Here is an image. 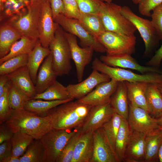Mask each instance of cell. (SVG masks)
<instances>
[{"label":"cell","mask_w":162,"mask_h":162,"mask_svg":"<svg viewBox=\"0 0 162 162\" xmlns=\"http://www.w3.org/2000/svg\"><path fill=\"white\" fill-rule=\"evenodd\" d=\"M73 100L51 109L44 116L53 128L71 130L82 126L92 106Z\"/></svg>","instance_id":"obj_1"},{"label":"cell","mask_w":162,"mask_h":162,"mask_svg":"<svg viewBox=\"0 0 162 162\" xmlns=\"http://www.w3.org/2000/svg\"><path fill=\"white\" fill-rule=\"evenodd\" d=\"M5 123L14 133L23 131L35 139H40L53 128L45 117L40 116L24 108L13 110L11 116Z\"/></svg>","instance_id":"obj_2"},{"label":"cell","mask_w":162,"mask_h":162,"mask_svg":"<svg viewBox=\"0 0 162 162\" xmlns=\"http://www.w3.org/2000/svg\"><path fill=\"white\" fill-rule=\"evenodd\" d=\"M122 6L112 2L103 1L98 14L105 31L123 36L134 35L136 29L131 22L122 14Z\"/></svg>","instance_id":"obj_3"},{"label":"cell","mask_w":162,"mask_h":162,"mask_svg":"<svg viewBox=\"0 0 162 162\" xmlns=\"http://www.w3.org/2000/svg\"><path fill=\"white\" fill-rule=\"evenodd\" d=\"M49 48L52 56L53 68L57 76L68 75L72 68L70 50L64 30L58 24Z\"/></svg>","instance_id":"obj_4"},{"label":"cell","mask_w":162,"mask_h":162,"mask_svg":"<svg viewBox=\"0 0 162 162\" xmlns=\"http://www.w3.org/2000/svg\"><path fill=\"white\" fill-rule=\"evenodd\" d=\"M92 66L93 69L107 75L111 79L118 82L162 84V74L151 72L138 74L125 68L109 66L97 58L94 59Z\"/></svg>","instance_id":"obj_5"},{"label":"cell","mask_w":162,"mask_h":162,"mask_svg":"<svg viewBox=\"0 0 162 162\" xmlns=\"http://www.w3.org/2000/svg\"><path fill=\"white\" fill-rule=\"evenodd\" d=\"M53 19L64 31L78 37L82 47H91L94 51L98 52H106L105 48L89 32L79 20L67 18L62 14L57 15Z\"/></svg>","instance_id":"obj_6"},{"label":"cell","mask_w":162,"mask_h":162,"mask_svg":"<svg viewBox=\"0 0 162 162\" xmlns=\"http://www.w3.org/2000/svg\"><path fill=\"white\" fill-rule=\"evenodd\" d=\"M106 49V55H131L135 51L136 37L122 35L105 31L97 39Z\"/></svg>","instance_id":"obj_7"},{"label":"cell","mask_w":162,"mask_h":162,"mask_svg":"<svg viewBox=\"0 0 162 162\" xmlns=\"http://www.w3.org/2000/svg\"><path fill=\"white\" fill-rule=\"evenodd\" d=\"M79 128L73 130L53 128L41 137L40 140L45 151L46 162H56L64 147Z\"/></svg>","instance_id":"obj_8"},{"label":"cell","mask_w":162,"mask_h":162,"mask_svg":"<svg viewBox=\"0 0 162 162\" xmlns=\"http://www.w3.org/2000/svg\"><path fill=\"white\" fill-rule=\"evenodd\" d=\"M42 3H30L25 14L13 17L6 22L22 32L24 36L38 39V26Z\"/></svg>","instance_id":"obj_9"},{"label":"cell","mask_w":162,"mask_h":162,"mask_svg":"<svg viewBox=\"0 0 162 162\" xmlns=\"http://www.w3.org/2000/svg\"><path fill=\"white\" fill-rule=\"evenodd\" d=\"M121 12L139 31L145 45L144 55H148L158 44L159 40L151 20L139 16L127 6L122 7Z\"/></svg>","instance_id":"obj_10"},{"label":"cell","mask_w":162,"mask_h":162,"mask_svg":"<svg viewBox=\"0 0 162 162\" xmlns=\"http://www.w3.org/2000/svg\"><path fill=\"white\" fill-rule=\"evenodd\" d=\"M64 33L70 46L72 59L74 63L77 80L80 82L82 81L85 67L91 61L94 51L90 47H80L76 36L64 30Z\"/></svg>","instance_id":"obj_11"},{"label":"cell","mask_w":162,"mask_h":162,"mask_svg":"<svg viewBox=\"0 0 162 162\" xmlns=\"http://www.w3.org/2000/svg\"><path fill=\"white\" fill-rule=\"evenodd\" d=\"M58 24L54 20L50 0L42 4L38 23L39 40L41 45L49 48Z\"/></svg>","instance_id":"obj_12"},{"label":"cell","mask_w":162,"mask_h":162,"mask_svg":"<svg viewBox=\"0 0 162 162\" xmlns=\"http://www.w3.org/2000/svg\"><path fill=\"white\" fill-rule=\"evenodd\" d=\"M129 107L127 120L132 130L147 134L160 127L157 118L151 117L144 109L130 104Z\"/></svg>","instance_id":"obj_13"},{"label":"cell","mask_w":162,"mask_h":162,"mask_svg":"<svg viewBox=\"0 0 162 162\" xmlns=\"http://www.w3.org/2000/svg\"><path fill=\"white\" fill-rule=\"evenodd\" d=\"M94 150L91 162H119L102 127L93 132Z\"/></svg>","instance_id":"obj_14"},{"label":"cell","mask_w":162,"mask_h":162,"mask_svg":"<svg viewBox=\"0 0 162 162\" xmlns=\"http://www.w3.org/2000/svg\"><path fill=\"white\" fill-rule=\"evenodd\" d=\"M116 113L110 102L92 106L82 126V133L93 132L102 127Z\"/></svg>","instance_id":"obj_15"},{"label":"cell","mask_w":162,"mask_h":162,"mask_svg":"<svg viewBox=\"0 0 162 162\" xmlns=\"http://www.w3.org/2000/svg\"><path fill=\"white\" fill-rule=\"evenodd\" d=\"M110 80L107 75L93 69L90 75L85 80L77 84H69L66 88L71 98L79 100L91 92L98 84Z\"/></svg>","instance_id":"obj_16"},{"label":"cell","mask_w":162,"mask_h":162,"mask_svg":"<svg viewBox=\"0 0 162 162\" xmlns=\"http://www.w3.org/2000/svg\"><path fill=\"white\" fill-rule=\"evenodd\" d=\"M100 59L109 66L135 70L142 74L151 72L162 74V71L158 68L150 66H145L140 65L130 55L115 56L106 55L100 56Z\"/></svg>","instance_id":"obj_17"},{"label":"cell","mask_w":162,"mask_h":162,"mask_svg":"<svg viewBox=\"0 0 162 162\" xmlns=\"http://www.w3.org/2000/svg\"><path fill=\"white\" fill-rule=\"evenodd\" d=\"M119 82L111 80L98 85L91 92L78 100L80 102L92 106L110 102Z\"/></svg>","instance_id":"obj_18"},{"label":"cell","mask_w":162,"mask_h":162,"mask_svg":"<svg viewBox=\"0 0 162 162\" xmlns=\"http://www.w3.org/2000/svg\"><path fill=\"white\" fill-rule=\"evenodd\" d=\"M146 134L132 130L125 151L123 162H145Z\"/></svg>","instance_id":"obj_19"},{"label":"cell","mask_w":162,"mask_h":162,"mask_svg":"<svg viewBox=\"0 0 162 162\" xmlns=\"http://www.w3.org/2000/svg\"><path fill=\"white\" fill-rule=\"evenodd\" d=\"M93 132L81 135L76 143L72 162H91L94 150Z\"/></svg>","instance_id":"obj_20"},{"label":"cell","mask_w":162,"mask_h":162,"mask_svg":"<svg viewBox=\"0 0 162 162\" xmlns=\"http://www.w3.org/2000/svg\"><path fill=\"white\" fill-rule=\"evenodd\" d=\"M57 76L53 68L50 53L45 58L38 70L35 85L37 94L44 91L56 80Z\"/></svg>","instance_id":"obj_21"},{"label":"cell","mask_w":162,"mask_h":162,"mask_svg":"<svg viewBox=\"0 0 162 162\" xmlns=\"http://www.w3.org/2000/svg\"><path fill=\"white\" fill-rule=\"evenodd\" d=\"M6 75L30 99L37 94L35 86L32 80L27 65Z\"/></svg>","instance_id":"obj_22"},{"label":"cell","mask_w":162,"mask_h":162,"mask_svg":"<svg viewBox=\"0 0 162 162\" xmlns=\"http://www.w3.org/2000/svg\"><path fill=\"white\" fill-rule=\"evenodd\" d=\"M125 82L127 89L129 104L142 108L149 113H151V110L148 104L146 95L148 83Z\"/></svg>","instance_id":"obj_23"},{"label":"cell","mask_w":162,"mask_h":162,"mask_svg":"<svg viewBox=\"0 0 162 162\" xmlns=\"http://www.w3.org/2000/svg\"><path fill=\"white\" fill-rule=\"evenodd\" d=\"M21 32L5 22L0 27V58L6 55L12 45L24 36Z\"/></svg>","instance_id":"obj_24"},{"label":"cell","mask_w":162,"mask_h":162,"mask_svg":"<svg viewBox=\"0 0 162 162\" xmlns=\"http://www.w3.org/2000/svg\"><path fill=\"white\" fill-rule=\"evenodd\" d=\"M110 104L116 113L128 119L129 114V100L125 81L119 82L116 89L112 95Z\"/></svg>","instance_id":"obj_25"},{"label":"cell","mask_w":162,"mask_h":162,"mask_svg":"<svg viewBox=\"0 0 162 162\" xmlns=\"http://www.w3.org/2000/svg\"><path fill=\"white\" fill-rule=\"evenodd\" d=\"M50 53L49 48L43 46L38 40L34 48L28 54L27 66L29 70L32 80L35 86L40 65L44 59Z\"/></svg>","instance_id":"obj_26"},{"label":"cell","mask_w":162,"mask_h":162,"mask_svg":"<svg viewBox=\"0 0 162 162\" xmlns=\"http://www.w3.org/2000/svg\"><path fill=\"white\" fill-rule=\"evenodd\" d=\"M162 142V128L146 134L145 138V162L159 161L158 152Z\"/></svg>","instance_id":"obj_27"},{"label":"cell","mask_w":162,"mask_h":162,"mask_svg":"<svg viewBox=\"0 0 162 162\" xmlns=\"http://www.w3.org/2000/svg\"><path fill=\"white\" fill-rule=\"evenodd\" d=\"M38 40L24 35L12 46L9 53L0 58V64L6 61L19 55L30 53L35 47Z\"/></svg>","instance_id":"obj_28"},{"label":"cell","mask_w":162,"mask_h":162,"mask_svg":"<svg viewBox=\"0 0 162 162\" xmlns=\"http://www.w3.org/2000/svg\"><path fill=\"white\" fill-rule=\"evenodd\" d=\"M74 100L70 98L65 100H47L39 99H30L25 104L24 108L27 111L44 117L51 109L67 102Z\"/></svg>","instance_id":"obj_29"},{"label":"cell","mask_w":162,"mask_h":162,"mask_svg":"<svg viewBox=\"0 0 162 162\" xmlns=\"http://www.w3.org/2000/svg\"><path fill=\"white\" fill-rule=\"evenodd\" d=\"M78 20L96 40L105 31L102 21L98 14L80 12Z\"/></svg>","instance_id":"obj_30"},{"label":"cell","mask_w":162,"mask_h":162,"mask_svg":"<svg viewBox=\"0 0 162 162\" xmlns=\"http://www.w3.org/2000/svg\"><path fill=\"white\" fill-rule=\"evenodd\" d=\"M71 98L66 87L56 80L42 93L37 94L31 99L47 100H65Z\"/></svg>","instance_id":"obj_31"},{"label":"cell","mask_w":162,"mask_h":162,"mask_svg":"<svg viewBox=\"0 0 162 162\" xmlns=\"http://www.w3.org/2000/svg\"><path fill=\"white\" fill-rule=\"evenodd\" d=\"M132 130L127 119L123 118L115 144V151L120 162H123L126 148Z\"/></svg>","instance_id":"obj_32"},{"label":"cell","mask_w":162,"mask_h":162,"mask_svg":"<svg viewBox=\"0 0 162 162\" xmlns=\"http://www.w3.org/2000/svg\"><path fill=\"white\" fill-rule=\"evenodd\" d=\"M20 159V162H46L45 151L40 139H34Z\"/></svg>","instance_id":"obj_33"},{"label":"cell","mask_w":162,"mask_h":162,"mask_svg":"<svg viewBox=\"0 0 162 162\" xmlns=\"http://www.w3.org/2000/svg\"><path fill=\"white\" fill-rule=\"evenodd\" d=\"M146 95L151 113L158 117L162 113V94L157 84L148 83Z\"/></svg>","instance_id":"obj_34"},{"label":"cell","mask_w":162,"mask_h":162,"mask_svg":"<svg viewBox=\"0 0 162 162\" xmlns=\"http://www.w3.org/2000/svg\"><path fill=\"white\" fill-rule=\"evenodd\" d=\"M34 139L32 136L23 131L14 133L10 140L12 146V156L21 157Z\"/></svg>","instance_id":"obj_35"},{"label":"cell","mask_w":162,"mask_h":162,"mask_svg":"<svg viewBox=\"0 0 162 162\" xmlns=\"http://www.w3.org/2000/svg\"><path fill=\"white\" fill-rule=\"evenodd\" d=\"M8 99L10 107L13 110L24 108L30 99L19 88L10 80Z\"/></svg>","instance_id":"obj_36"},{"label":"cell","mask_w":162,"mask_h":162,"mask_svg":"<svg viewBox=\"0 0 162 162\" xmlns=\"http://www.w3.org/2000/svg\"><path fill=\"white\" fill-rule=\"evenodd\" d=\"M122 118L121 116L116 113L102 126L108 140L115 152L116 140Z\"/></svg>","instance_id":"obj_37"},{"label":"cell","mask_w":162,"mask_h":162,"mask_svg":"<svg viewBox=\"0 0 162 162\" xmlns=\"http://www.w3.org/2000/svg\"><path fill=\"white\" fill-rule=\"evenodd\" d=\"M28 55H19L12 58L0 64V75H6L26 65Z\"/></svg>","instance_id":"obj_38"},{"label":"cell","mask_w":162,"mask_h":162,"mask_svg":"<svg viewBox=\"0 0 162 162\" xmlns=\"http://www.w3.org/2000/svg\"><path fill=\"white\" fill-rule=\"evenodd\" d=\"M82 134V127H80L67 143L56 162H72L76 143Z\"/></svg>","instance_id":"obj_39"},{"label":"cell","mask_w":162,"mask_h":162,"mask_svg":"<svg viewBox=\"0 0 162 162\" xmlns=\"http://www.w3.org/2000/svg\"><path fill=\"white\" fill-rule=\"evenodd\" d=\"M9 81L3 94L0 96V124L5 123L8 121L11 116L13 110L10 106L8 99Z\"/></svg>","instance_id":"obj_40"},{"label":"cell","mask_w":162,"mask_h":162,"mask_svg":"<svg viewBox=\"0 0 162 162\" xmlns=\"http://www.w3.org/2000/svg\"><path fill=\"white\" fill-rule=\"evenodd\" d=\"M80 12L98 14L103 1L100 0H75Z\"/></svg>","instance_id":"obj_41"},{"label":"cell","mask_w":162,"mask_h":162,"mask_svg":"<svg viewBox=\"0 0 162 162\" xmlns=\"http://www.w3.org/2000/svg\"><path fill=\"white\" fill-rule=\"evenodd\" d=\"M150 17L152 25L159 40H162V4L152 11Z\"/></svg>","instance_id":"obj_42"},{"label":"cell","mask_w":162,"mask_h":162,"mask_svg":"<svg viewBox=\"0 0 162 162\" xmlns=\"http://www.w3.org/2000/svg\"><path fill=\"white\" fill-rule=\"evenodd\" d=\"M64 4V15L69 18L78 20L80 11L75 0H62Z\"/></svg>","instance_id":"obj_43"},{"label":"cell","mask_w":162,"mask_h":162,"mask_svg":"<svg viewBox=\"0 0 162 162\" xmlns=\"http://www.w3.org/2000/svg\"><path fill=\"white\" fill-rule=\"evenodd\" d=\"M162 4V0H142L138 4V11L141 14L150 17L151 11Z\"/></svg>","instance_id":"obj_44"},{"label":"cell","mask_w":162,"mask_h":162,"mask_svg":"<svg viewBox=\"0 0 162 162\" xmlns=\"http://www.w3.org/2000/svg\"><path fill=\"white\" fill-rule=\"evenodd\" d=\"M12 146L10 141L0 144V162H5L12 155Z\"/></svg>","instance_id":"obj_45"},{"label":"cell","mask_w":162,"mask_h":162,"mask_svg":"<svg viewBox=\"0 0 162 162\" xmlns=\"http://www.w3.org/2000/svg\"><path fill=\"white\" fill-rule=\"evenodd\" d=\"M14 133L5 123L0 125V144L10 141Z\"/></svg>","instance_id":"obj_46"},{"label":"cell","mask_w":162,"mask_h":162,"mask_svg":"<svg viewBox=\"0 0 162 162\" xmlns=\"http://www.w3.org/2000/svg\"><path fill=\"white\" fill-rule=\"evenodd\" d=\"M50 2L53 18L59 14L64 15V10L62 0H50Z\"/></svg>","instance_id":"obj_47"},{"label":"cell","mask_w":162,"mask_h":162,"mask_svg":"<svg viewBox=\"0 0 162 162\" xmlns=\"http://www.w3.org/2000/svg\"><path fill=\"white\" fill-rule=\"evenodd\" d=\"M162 60V45L156 51L154 56L146 63L148 66L158 68Z\"/></svg>","instance_id":"obj_48"},{"label":"cell","mask_w":162,"mask_h":162,"mask_svg":"<svg viewBox=\"0 0 162 162\" xmlns=\"http://www.w3.org/2000/svg\"><path fill=\"white\" fill-rule=\"evenodd\" d=\"M10 80L6 75L0 76V96L4 92V90Z\"/></svg>","instance_id":"obj_49"},{"label":"cell","mask_w":162,"mask_h":162,"mask_svg":"<svg viewBox=\"0 0 162 162\" xmlns=\"http://www.w3.org/2000/svg\"><path fill=\"white\" fill-rule=\"evenodd\" d=\"M5 162H20V158L11 155L7 160Z\"/></svg>","instance_id":"obj_50"},{"label":"cell","mask_w":162,"mask_h":162,"mask_svg":"<svg viewBox=\"0 0 162 162\" xmlns=\"http://www.w3.org/2000/svg\"><path fill=\"white\" fill-rule=\"evenodd\" d=\"M159 161L162 162V142L160 146L158 152Z\"/></svg>","instance_id":"obj_51"},{"label":"cell","mask_w":162,"mask_h":162,"mask_svg":"<svg viewBox=\"0 0 162 162\" xmlns=\"http://www.w3.org/2000/svg\"><path fill=\"white\" fill-rule=\"evenodd\" d=\"M157 118L158 124L162 128V113Z\"/></svg>","instance_id":"obj_52"},{"label":"cell","mask_w":162,"mask_h":162,"mask_svg":"<svg viewBox=\"0 0 162 162\" xmlns=\"http://www.w3.org/2000/svg\"><path fill=\"white\" fill-rule=\"evenodd\" d=\"M29 0L30 1V3H42L44 1L47 0Z\"/></svg>","instance_id":"obj_53"},{"label":"cell","mask_w":162,"mask_h":162,"mask_svg":"<svg viewBox=\"0 0 162 162\" xmlns=\"http://www.w3.org/2000/svg\"><path fill=\"white\" fill-rule=\"evenodd\" d=\"M134 4H138L142 0H130Z\"/></svg>","instance_id":"obj_54"},{"label":"cell","mask_w":162,"mask_h":162,"mask_svg":"<svg viewBox=\"0 0 162 162\" xmlns=\"http://www.w3.org/2000/svg\"><path fill=\"white\" fill-rule=\"evenodd\" d=\"M157 85L162 94V84H157Z\"/></svg>","instance_id":"obj_55"},{"label":"cell","mask_w":162,"mask_h":162,"mask_svg":"<svg viewBox=\"0 0 162 162\" xmlns=\"http://www.w3.org/2000/svg\"><path fill=\"white\" fill-rule=\"evenodd\" d=\"M103 1H104L106 2L107 3H111L112 2L113 0H100Z\"/></svg>","instance_id":"obj_56"},{"label":"cell","mask_w":162,"mask_h":162,"mask_svg":"<svg viewBox=\"0 0 162 162\" xmlns=\"http://www.w3.org/2000/svg\"><path fill=\"white\" fill-rule=\"evenodd\" d=\"M2 2H4L6 1V0H0Z\"/></svg>","instance_id":"obj_57"}]
</instances>
